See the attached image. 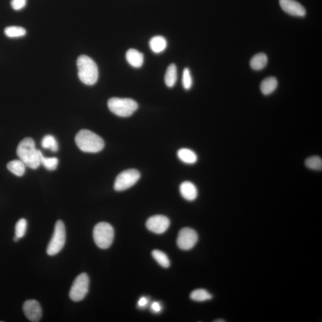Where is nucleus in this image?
<instances>
[{"instance_id": "2f4dec72", "label": "nucleus", "mask_w": 322, "mask_h": 322, "mask_svg": "<svg viewBox=\"0 0 322 322\" xmlns=\"http://www.w3.org/2000/svg\"><path fill=\"white\" fill-rule=\"evenodd\" d=\"M19 240V238L18 237H17L16 236H14V241L17 242Z\"/></svg>"}, {"instance_id": "dca6fc26", "label": "nucleus", "mask_w": 322, "mask_h": 322, "mask_svg": "<svg viewBox=\"0 0 322 322\" xmlns=\"http://www.w3.org/2000/svg\"><path fill=\"white\" fill-rule=\"evenodd\" d=\"M278 86L277 79L273 77L265 79L260 85V90L263 95L268 96L273 93L276 90Z\"/></svg>"}, {"instance_id": "a878e982", "label": "nucleus", "mask_w": 322, "mask_h": 322, "mask_svg": "<svg viewBox=\"0 0 322 322\" xmlns=\"http://www.w3.org/2000/svg\"><path fill=\"white\" fill-rule=\"evenodd\" d=\"M58 163V160L57 158H47L41 154V164L49 171H54L57 168Z\"/></svg>"}, {"instance_id": "cd10ccee", "label": "nucleus", "mask_w": 322, "mask_h": 322, "mask_svg": "<svg viewBox=\"0 0 322 322\" xmlns=\"http://www.w3.org/2000/svg\"><path fill=\"white\" fill-rule=\"evenodd\" d=\"M182 83L184 89L186 90H189L191 89L193 85V80L190 73V70L188 68L184 69L183 72Z\"/></svg>"}, {"instance_id": "423d86ee", "label": "nucleus", "mask_w": 322, "mask_h": 322, "mask_svg": "<svg viewBox=\"0 0 322 322\" xmlns=\"http://www.w3.org/2000/svg\"><path fill=\"white\" fill-rule=\"evenodd\" d=\"M65 226L62 221L58 220L55 224L54 235L47 248V253L50 256L59 253L65 244Z\"/></svg>"}, {"instance_id": "39448f33", "label": "nucleus", "mask_w": 322, "mask_h": 322, "mask_svg": "<svg viewBox=\"0 0 322 322\" xmlns=\"http://www.w3.org/2000/svg\"><path fill=\"white\" fill-rule=\"evenodd\" d=\"M93 239L99 248H109L114 239V230L112 225L106 222H99L94 228Z\"/></svg>"}, {"instance_id": "f3484780", "label": "nucleus", "mask_w": 322, "mask_h": 322, "mask_svg": "<svg viewBox=\"0 0 322 322\" xmlns=\"http://www.w3.org/2000/svg\"><path fill=\"white\" fill-rule=\"evenodd\" d=\"M268 57L265 54H257L250 60L251 68L255 71H261L267 66Z\"/></svg>"}, {"instance_id": "6e6552de", "label": "nucleus", "mask_w": 322, "mask_h": 322, "mask_svg": "<svg viewBox=\"0 0 322 322\" xmlns=\"http://www.w3.org/2000/svg\"><path fill=\"white\" fill-rule=\"evenodd\" d=\"M140 178V172L137 169H127L116 177L114 183V189L116 191H124L134 186Z\"/></svg>"}, {"instance_id": "bb28decb", "label": "nucleus", "mask_w": 322, "mask_h": 322, "mask_svg": "<svg viewBox=\"0 0 322 322\" xmlns=\"http://www.w3.org/2000/svg\"><path fill=\"white\" fill-rule=\"evenodd\" d=\"M27 229V221L25 218L20 219L15 226V236L21 239L25 236Z\"/></svg>"}, {"instance_id": "c85d7f7f", "label": "nucleus", "mask_w": 322, "mask_h": 322, "mask_svg": "<svg viewBox=\"0 0 322 322\" xmlns=\"http://www.w3.org/2000/svg\"><path fill=\"white\" fill-rule=\"evenodd\" d=\"M27 0H11V7L15 10H20L24 8L26 5Z\"/></svg>"}, {"instance_id": "0eeeda50", "label": "nucleus", "mask_w": 322, "mask_h": 322, "mask_svg": "<svg viewBox=\"0 0 322 322\" xmlns=\"http://www.w3.org/2000/svg\"><path fill=\"white\" fill-rule=\"evenodd\" d=\"M89 277L87 274L83 273L78 275L70 289V298L75 302L83 300L89 292Z\"/></svg>"}, {"instance_id": "4be33fe9", "label": "nucleus", "mask_w": 322, "mask_h": 322, "mask_svg": "<svg viewBox=\"0 0 322 322\" xmlns=\"http://www.w3.org/2000/svg\"><path fill=\"white\" fill-rule=\"evenodd\" d=\"M4 34L7 37L18 38L25 36L26 31L20 26H8L4 29Z\"/></svg>"}, {"instance_id": "6ab92c4d", "label": "nucleus", "mask_w": 322, "mask_h": 322, "mask_svg": "<svg viewBox=\"0 0 322 322\" xmlns=\"http://www.w3.org/2000/svg\"><path fill=\"white\" fill-rule=\"evenodd\" d=\"M7 167L8 170L19 177L22 176L26 170V165L20 160L10 161L7 163Z\"/></svg>"}, {"instance_id": "2eb2a0df", "label": "nucleus", "mask_w": 322, "mask_h": 322, "mask_svg": "<svg viewBox=\"0 0 322 322\" xmlns=\"http://www.w3.org/2000/svg\"><path fill=\"white\" fill-rule=\"evenodd\" d=\"M177 157L180 161L187 164H194L198 161V156L195 152L187 148H182L178 150Z\"/></svg>"}, {"instance_id": "c756f323", "label": "nucleus", "mask_w": 322, "mask_h": 322, "mask_svg": "<svg viewBox=\"0 0 322 322\" xmlns=\"http://www.w3.org/2000/svg\"><path fill=\"white\" fill-rule=\"evenodd\" d=\"M151 308L152 311L155 313H160L162 310V306L157 301H155V302L152 303Z\"/></svg>"}, {"instance_id": "a211bd4d", "label": "nucleus", "mask_w": 322, "mask_h": 322, "mask_svg": "<svg viewBox=\"0 0 322 322\" xmlns=\"http://www.w3.org/2000/svg\"><path fill=\"white\" fill-rule=\"evenodd\" d=\"M167 46V42L162 36H155L149 42V46L155 54H160L164 51Z\"/></svg>"}, {"instance_id": "7ed1b4c3", "label": "nucleus", "mask_w": 322, "mask_h": 322, "mask_svg": "<svg viewBox=\"0 0 322 322\" xmlns=\"http://www.w3.org/2000/svg\"><path fill=\"white\" fill-rule=\"evenodd\" d=\"M78 75L82 83L93 86L98 80L99 70L95 61L86 55L79 56L77 61Z\"/></svg>"}, {"instance_id": "393cba45", "label": "nucleus", "mask_w": 322, "mask_h": 322, "mask_svg": "<svg viewBox=\"0 0 322 322\" xmlns=\"http://www.w3.org/2000/svg\"><path fill=\"white\" fill-rule=\"evenodd\" d=\"M305 165L307 168L312 170L321 171L322 169V160L318 156H313L307 158Z\"/></svg>"}, {"instance_id": "aec40b11", "label": "nucleus", "mask_w": 322, "mask_h": 322, "mask_svg": "<svg viewBox=\"0 0 322 322\" xmlns=\"http://www.w3.org/2000/svg\"><path fill=\"white\" fill-rule=\"evenodd\" d=\"M177 79V67L175 64H169L165 75V83L168 87L174 86Z\"/></svg>"}, {"instance_id": "f257e3e1", "label": "nucleus", "mask_w": 322, "mask_h": 322, "mask_svg": "<svg viewBox=\"0 0 322 322\" xmlns=\"http://www.w3.org/2000/svg\"><path fill=\"white\" fill-rule=\"evenodd\" d=\"M36 147V143L30 137H26L20 142L17 148V155L26 166L36 169L41 165V154Z\"/></svg>"}, {"instance_id": "20e7f679", "label": "nucleus", "mask_w": 322, "mask_h": 322, "mask_svg": "<svg viewBox=\"0 0 322 322\" xmlns=\"http://www.w3.org/2000/svg\"><path fill=\"white\" fill-rule=\"evenodd\" d=\"M107 105L111 112L120 117L130 116L138 109L137 102L128 98H110Z\"/></svg>"}, {"instance_id": "f8f14e48", "label": "nucleus", "mask_w": 322, "mask_h": 322, "mask_svg": "<svg viewBox=\"0 0 322 322\" xmlns=\"http://www.w3.org/2000/svg\"><path fill=\"white\" fill-rule=\"evenodd\" d=\"M279 4L282 10L290 15L295 17L306 16V8L295 0H279Z\"/></svg>"}, {"instance_id": "5701e85b", "label": "nucleus", "mask_w": 322, "mask_h": 322, "mask_svg": "<svg viewBox=\"0 0 322 322\" xmlns=\"http://www.w3.org/2000/svg\"><path fill=\"white\" fill-rule=\"evenodd\" d=\"M152 255L158 264L162 267L167 268L170 266V262L167 256L162 251L155 250L152 251Z\"/></svg>"}, {"instance_id": "9b49d317", "label": "nucleus", "mask_w": 322, "mask_h": 322, "mask_svg": "<svg viewBox=\"0 0 322 322\" xmlns=\"http://www.w3.org/2000/svg\"><path fill=\"white\" fill-rule=\"evenodd\" d=\"M24 314L29 321L38 322L42 317V309L37 301L29 300L26 301L23 306Z\"/></svg>"}, {"instance_id": "b1692460", "label": "nucleus", "mask_w": 322, "mask_h": 322, "mask_svg": "<svg viewBox=\"0 0 322 322\" xmlns=\"http://www.w3.org/2000/svg\"><path fill=\"white\" fill-rule=\"evenodd\" d=\"M42 146L44 149H49L52 152H57L58 145L56 139L52 135H47L43 137Z\"/></svg>"}, {"instance_id": "ddd939ff", "label": "nucleus", "mask_w": 322, "mask_h": 322, "mask_svg": "<svg viewBox=\"0 0 322 322\" xmlns=\"http://www.w3.org/2000/svg\"><path fill=\"white\" fill-rule=\"evenodd\" d=\"M181 196L185 200L193 201L198 197V189L194 184L189 181H184L180 186Z\"/></svg>"}, {"instance_id": "7c9ffc66", "label": "nucleus", "mask_w": 322, "mask_h": 322, "mask_svg": "<svg viewBox=\"0 0 322 322\" xmlns=\"http://www.w3.org/2000/svg\"><path fill=\"white\" fill-rule=\"evenodd\" d=\"M149 301L147 298L143 297L140 298L138 301V306L140 308H144L146 306L148 305Z\"/></svg>"}, {"instance_id": "9d476101", "label": "nucleus", "mask_w": 322, "mask_h": 322, "mask_svg": "<svg viewBox=\"0 0 322 322\" xmlns=\"http://www.w3.org/2000/svg\"><path fill=\"white\" fill-rule=\"evenodd\" d=\"M146 227L151 232L162 234L168 229L170 221L166 216L162 215H156L151 216L146 221Z\"/></svg>"}, {"instance_id": "f03ea898", "label": "nucleus", "mask_w": 322, "mask_h": 322, "mask_svg": "<svg viewBox=\"0 0 322 322\" xmlns=\"http://www.w3.org/2000/svg\"><path fill=\"white\" fill-rule=\"evenodd\" d=\"M75 143L81 151L87 153H98L105 146L104 140L89 130L79 131L75 136Z\"/></svg>"}, {"instance_id": "1a4fd4ad", "label": "nucleus", "mask_w": 322, "mask_h": 322, "mask_svg": "<svg viewBox=\"0 0 322 322\" xmlns=\"http://www.w3.org/2000/svg\"><path fill=\"white\" fill-rule=\"evenodd\" d=\"M198 241V235L196 231L191 228L185 227L178 233L177 244L182 250H190L195 247Z\"/></svg>"}, {"instance_id": "473e14b6", "label": "nucleus", "mask_w": 322, "mask_h": 322, "mask_svg": "<svg viewBox=\"0 0 322 322\" xmlns=\"http://www.w3.org/2000/svg\"><path fill=\"white\" fill-rule=\"evenodd\" d=\"M215 322H225V321H224V320H222V321L219 320V321H215Z\"/></svg>"}, {"instance_id": "4468645a", "label": "nucleus", "mask_w": 322, "mask_h": 322, "mask_svg": "<svg viewBox=\"0 0 322 322\" xmlns=\"http://www.w3.org/2000/svg\"><path fill=\"white\" fill-rule=\"evenodd\" d=\"M126 59L134 68H140L143 65L144 56L143 54L135 49H130L126 54Z\"/></svg>"}, {"instance_id": "412c9836", "label": "nucleus", "mask_w": 322, "mask_h": 322, "mask_svg": "<svg viewBox=\"0 0 322 322\" xmlns=\"http://www.w3.org/2000/svg\"><path fill=\"white\" fill-rule=\"evenodd\" d=\"M190 297L193 301L198 302H203L212 299V295L204 289H198L194 290L190 295Z\"/></svg>"}]
</instances>
